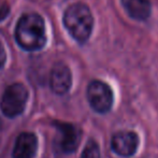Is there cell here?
<instances>
[{"label": "cell", "instance_id": "cell-5", "mask_svg": "<svg viewBox=\"0 0 158 158\" xmlns=\"http://www.w3.org/2000/svg\"><path fill=\"white\" fill-rule=\"evenodd\" d=\"M139 145V138L132 131H118L112 138L111 146L113 152L122 157H130Z\"/></svg>", "mask_w": 158, "mask_h": 158}, {"label": "cell", "instance_id": "cell-4", "mask_svg": "<svg viewBox=\"0 0 158 158\" xmlns=\"http://www.w3.org/2000/svg\"><path fill=\"white\" fill-rule=\"evenodd\" d=\"M87 100L89 106L97 113L104 114L109 112L113 104V92L104 82L95 80L87 86Z\"/></svg>", "mask_w": 158, "mask_h": 158}, {"label": "cell", "instance_id": "cell-2", "mask_svg": "<svg viewBox=\"0 0 158 158\" xmlns=\"http://www.w3.org/2000/svg\"><path fill=\"white\" fill-rule=\"evenodd\" d=\"M64 24L70 35L80 43H84L90 37L94 27V17L85 3L77 2L64 11Z\"/></svg>", "mask_w": 158, "mask_h": 158}, {"label": "cell", "instance_id": "cell-9", "mask_svg": "<svg viewBox=\"0 0 158 158\" xmlns=\"http://www.w3.org/2000/svg\"><path fill=\"white\" fill-rule=\"evenodd\" d=\"M125 11L135 21H145L152 11L151 0H122Z\"/></svg>", "mask_w": 158, "mask_h": 158}, {"label": "cell", "instance_id": "cell-6", "mask_svg": "<svg viewBox=\"0 0 158 158\" xmlns=\"http://www.w3.org/2000/svg\"><path fill=\"white\" fill-rule=\"evenodd\" d=\"M72 84L70 69L64 63H56L53 66L50 75V85L56 95H64L69 92Z\"/></svg>", "mask_w": 158, "mask_h": 158}, {"label": "cell", "instance_id": "cell-12", "mask_svg": "<svg viewBox=\"0 0 158 158\" xmlns=\"http://www.w3.org/2000/svg\"><path fill=\"white\" fill-rule=\"evenodd\" d=\"M6 13H8V6H2V8L0 9V19H3L6 15Z\"/></svg>", "mask_w": 158, "mask_h": 158}, {"label": "cell", "instance_id": "cell-10", "mask_svg": "<svg viewBox=\"0 0 158 158\" xmlns=\"http://www.w3.org/2000/svg\"><path fill=\"white\" fill-rule=\"evenodd\" d=\"M81 158H100L99 146L94 140H89L86 143L85 148L81 154Z\"/></svg>", "mask_w": 158, "mask_h": 158}, {"label": "cell", "instance_id": "cell-7", "mask_svg": "<svg viewBox=\"0 0 158 158\" xmlns=\"http://www.w3.org/2000/svg\"><path fill=\"white\" fill-rule=\"evenodd\" d=\"M54 126L60 131V148L67 154L75 152L81 141V132L74 125L64 122H54Z\"/></svg>", "mask_w": 158, "mask_h": 158}, {"label": "cell", "instance_id": "cell-8", "mask_svg": "<svg viewBox=\"0 0 158 158\" xmlns=\"http://www.w3.org/2000/svg\"><path fill=\"white\" fill-rule=\"evenodd\" d=\"M38 151V138L32 132H23L17 137L13 148V158H35Z\"/></svg>", "mask_w": 158, "mask_h": 158}, {"label": "cell", "instance_id": "cell-1", "mask_svg": "<svg viewBox=\"0 0 158 158\" xmlns=\"http://www.w3.org/2000/svg\"><path fill=\"white\" fill-rule=\"evenodd\" d=\"M16 41L24 50L37 51L45 43V27L37 13H27L19 19L15 29Z\"/></svg>", "mask_w": 158, "mask_h": 158}, {"label": "cell", "instance_id": "cell-11", "mask_svg": "<svg viewBox=\"0 0 158 158\" xmlns=\"http://www.w3.org/2000/svg\"><path fill=\"white\" fill-rule=\"evenodd\" d=\"M6 52H4V48L2 46V44L0 43V68L3 67L4 63H6Z\"/></svg>", "mask_w": 158, "mask_h": 158}, {"label": "cell", "instance_id": "cell-3", "mask_svg": "<svg viewBox=\"0 0 158 158\" xmlns=\"http://www.w3.org/2000/svg\"><path fill=\"white\" fill-rule=\"evenodd\" d=\"M28 100V90L23 84L14 83L8 86L2 95L0 109L3 115L9 118H14L25 111Z\"/></svg>", "mask_w": 158, "mask_h": 158}]
</instances>
